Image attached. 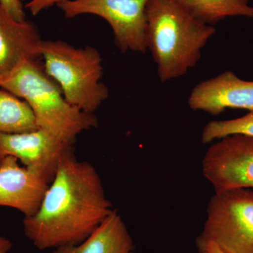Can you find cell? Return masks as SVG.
Wrapping results in <instances>:
<instances>
[{
	"mask_svg": "<svg viewBox=\"0 0 253 253\" xmlns=\"http://www.w3.org/2000/svg\"><path fill=\"white\" fill-rule=\"evenodd\" d=\"M113 210L94 166L69 153L60 161L38 211L24 217L23 231L41 251L78 244Z\"/></svg>",
	"mask_w": 253,
	"mask_h": 253,
	"instance_id": "cell-1",
	"label": "cell"
},
{
	"mask_svg": "<svg viewBox=\"0 0 253 253\" xmlns=\"http://www.w3.org/2000/svg\"><path fill=\"white\" fill-rule=\"evenodd\" d=\"M146 39L162 83L195 67L215 28L194 18L177 0H149Z\"/></svg>",
	"mask_w": 253,
	"mask_h": 253,
	"instance_id": "cell-2",
	"label": "cell"
},
{
	"mask_svg": "<svg viewBox=\"0 0 253 253\" xmlns=\"http://www.w3.org/2000/svg\"><path fill=\"white\" fill-rule=\"evenodd\" d=\"M1 87L27 103L38 128L70 144H74L83 131L97 127L94 113L82 111L68 103L40 59L23 64Z\"/></svg>",
	"mask_w": 253,
	"mask_h": 253,
	"instance_id": "cell-3",
	"label": "cell"
},
{
	"mask_svg": "<svg viewBox=\"0 0 253 253\" xmlns=\"http://www.w3.org/2000/svg\"><path fill=\"white\" fill-rule=\"evenodd\" d=\"M40 54L46 73L73 106L94 113L109 97V89L101 81L102 59L94 47L76 48L60 40H42Z\"/></svg>",
	"mask_w": 253,
	"mask_h": 253,
	"instance_id": "cell-4",
	"label": "cell"
},
{
	"mask_svg": "<svg viewBox=\"0 0 253 253\" xmlns=\"http://www.w3.org/2000/svg\"><path fill=\"white\" fill-rule=\"evenodd\" d=\"M214 243L225 253H253V191L234 189L214 192L207 217L196 237L198 253Z\"/></svg>",
	"mask_w": 253,
	"mask_h": 253,
	"instance_id": "cell-5",
	"label": "cell"
},
{
	"mask_svg": "<svg viewBox=\"0 0 253 253\" xmlns=\"http://www.w3.org/2000/svg\"><path fill=\"white\" fill-rule=\"evenodd\" d=\"M149 0H63L57 4L65 17L93 14L106 20L123 53L147 51L146 7Z\"/></svg>",
	"mask_w": 253,
	"mask_h": 253,
	"instance_id": "cell-6",
	"label": "cell"
},
{
	"mask_svg": "<svg viewBox=\"0 0 253 253\" xmlns=\"http://www.w3.org/2000/svg\"><path fill=\"white\" fill-rule=\"evenodd\" d=\"M202 172L215 192L253 191V137L235 134L215 141L205 154Z\"/></svg>",
	"mask_w": 253,
	"mask_h": 253,
	"instance_id": "cell-7",
	"label": "cell"
},
{
	"mask_svg": "<svg viewBox=\"0 0 253 253\" xmlns=\"http://www.w3.org/2000/svg\"><path fill=\"white\" fill-rule=\"evenodd\" d=\"M75 152L74 144L63 141L44 130L0 133V161L16 158L23 166L35 169L53 180L61 158Z\"/></svg>",
	"mask_w": 253,
	"mask_h": 253,
	"instance_id": "cell-8",
	"label": "cell"
},
{
	"mask_svg": "<svg viewBox=\"0 0 253 253\" xmlns=\"http://www.w3.org/2000/svg\"><path fill=\"white\" fill-rule=\"evenodd\" d=\"M51 181L41 172L21 166L16 158L0 161V206L18 210L25 217L36 214Z\"/></svg>",
	"mask_w": 253,
	"mask_h": 253,
	"instance_id": "cell-9",
	"label": "cell"
},
{
	"mask_svg": "<svg viewBox=\"0 0 253 253\" xmlns=\"http://www.w3.org/2000/svg\"><path fill=\"white\" fill-rule=\"evenodd\" d=\"M42 41L34 23L18 21L0 4V86L23 64L41 59Z\"/></svg>",
	"mask_w": 253,
	"mask_h": 253,
	"instance_id": "cell-10",
	"label": "cell"
},
{
	"mask_svg": "<svg viewBox=\"0 0 253 253\" xmlns=\"http://www.w3.org/2000/svg\"><path fill=\"white\" fill-rule=\"evenodd\" d=\"M190 109L218 116L228 109L253 112V81H244L231 71L206 80L193 88L188 99Z\"/></svg>",
	"mask_w": 253,
	"mask_h": 253,
	"instance_id": "cell-11",
	"label": "cell"
},
{
	"mask_svg": "<svg viewBox=\"0 0 253 253\" xmlns=\"http://www.w3.org/2000/svg\"><path fill=\"white\" fill-rule=\"evenodd\" d=\"M135 246L121 214L113 210L87 239L76 245L61 246L52 253H134Z\"/></svg>",
	"mask_w": 253,
	"mask_h": 253,
	"instance_id": "cell-12",
	"label": "cell"
},
{
	"mask_svg": "<svg viewBox=\"0 0 253 253\" xmlns=\"http://www.w3.org/2000/svg\"><path fill=\"white\" fill-rule=\"evenodd\" d=\"M201 22L214 26L224 18L234 16L253 18L249 0H177Z\"/></svg>",
	"mask_w": 253,
	"mask_h": 253,
	"instance_id": "cell-13",
	"label": "cell"
},
{
	"mask_svg": "<svg viewBox=\"0 0 253 253\" xmlns=\"http://www.w3.org/2000/svg\"><path fill=\"white\" fill-rule=\"evenodd\" d=\"M38 129L30 106L0 86V133H19Z\"/></svg>",
	"mask_w": 253,
	"mask_h": 253,
	"instance_id": "cell-14",
	"label": "cell"
},
{
	"mask_svg": "<svg viewBox=\"0 0 253 253\" xmlns=\"http://www.w3.org/2000/svg\"><path fill=\"white\" fill-rule=\"evenodd\" d=\"M235 134L253 137V112L235 119L211 121L203 129L201 141L203 144H211Z\"/></svg>",
	"mask_w": 253,
	"mask_h": 253,
	"instance_id": "cell-15",
	"label": "cell"
},
{
	"mask_svg": "<svg viewBox=\"0 0 253 253\" xmlns=\"http://www.w3.org/2000/svg\"><path fill=\"white\" fill-rule=\"evenodd\" d=\"M0 4L18 21L26 19L24 6L21 0H0Z\"/></svg>",
	"mask_w": 253,
	"mask_h": 253,
	"instance_id": "cell-16",
	"label": "cell"
},
{
	"mask_svg": "<svg viewBox=\"0 0 253 253\" xmlns=\"http://www.w3.org/2000/svg\"><path fill=\"white\" fill-rule=\"evenodd\" d=\"M63 0H31L25 5V8L29 10L32 14L36 16L43 10L57 5Z\"/></svg>",
	"mask_w": 253,
	"mask_h": 253,
	"instance_id": "cell-17",
	"label": "cell"
},
{
	"mask_svg": "<svg viewBox=\"0 0 253 253\" xmlns=\"http://www.w3.org/2000/svg\"><path fill=\"white\" fill-rule=\"evenodd\" d=\"M12 247L13 244L11 241L0 236V253H9Z\"/></svg>",
	"mask_w": 253,
	"mask_h": 253,
	"instance_id": "cell-18",
	"label": "cell"
},
{
	"mask_svg": "<svg viewBox=\"0 0 253 253\" xmlns=\"http://www.w3.org/2000/svg\"><path fill=\"white\" fill-rule=\"evenodd\" d=\"M225 253L223 252L220 248L214 243H209L206 246V253Z\"/></svg>",
	"mask_w": 253,
	"mask_h": 253,
	"instance_id": "cell-19",
	"label": "cell"
}]
</instances>
